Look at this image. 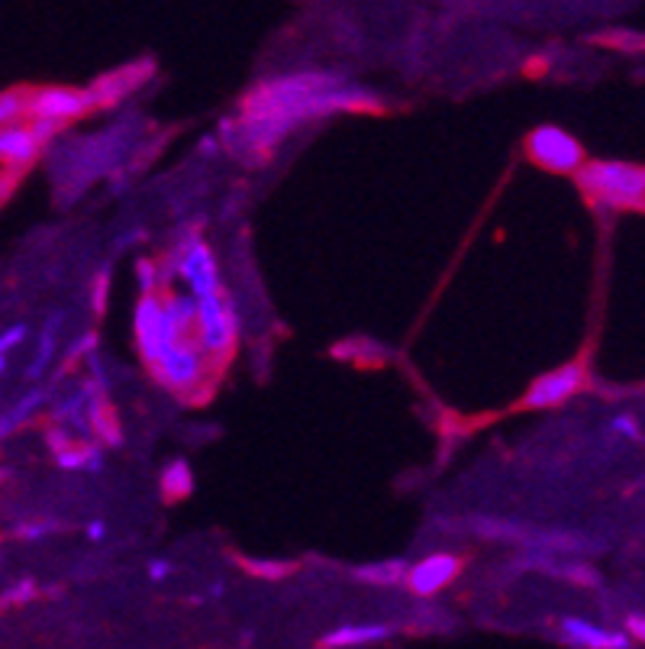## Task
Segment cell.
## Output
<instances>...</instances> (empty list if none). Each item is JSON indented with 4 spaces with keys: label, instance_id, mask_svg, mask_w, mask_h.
Listing matches in <instances>:
<instances>
[{
    "label": "cell",
    "instance_id": "6da1fadb",
    "mask_svg": "<svg viewBox=\"0 0 645 649\" xmlns=\"http://www.w3.org/2000/svg\"><path fill=\"white\" fill-rule=\"evenodd\" d=\"M372 94L348 84L336 72H298L262 81L256 91L246 94L242 116L236 123L239 136L229 143L236 153L266 158L271 155L291 130H298L306 120L372 107Z\"/></svg>",
    "mask_w": 645,
    "mask_h": 649
},
{
    "label": "cell",
    "instance_id": "7a4b0ae2",
    "mask_svg": "<svg viewBox=\"0 0 645 649\" xmlns=\"http://www.w3.org/2000/svg\"><path fill=\"white\" fill-rule=\"evenodd\" d=\"M581 194L607 210H645V165L620 162V158H597L584 162L578 172Z\"/></svg>",
    "mask_w": 645,
    "mask_h": 649
},
{
    "label": "cell",
    "instance_id": "3957f363",
    "mask_svg": "<svg viewBox=\"0 0 645 649\" xmlns=\"http://www.w3.org/2000/svg\"><path fill=\"white\" fill-rule=\"evenodd\" d=\"M197 343L204 349L207 362L210 365H220L227 362L236 349V340H239V317L229 305V298L223 291L197 301V330H194Z\"/></svg>",
    "mask_w": 645,
    "mask_h": 649
},
{
    "label": "cell",
    "instance_id": "277c9868",
    "mask_svg": "<svg viewBox=\"0 0 645 649\" xmlns=\"http://www.w3.org/2000/svg\"><path fill=\"white\" fill-rule=\"evenodd\" d=\"M527 155H530L539 168L555 172V175H574L587 162L581 143L571 136L569 130L552 126V123L535 126L530 136H527Z\"/></svg>",
    "mask_w": 645,
    "mask_h": 649
},
{
    "label": "cell",
    "instance_id": "5b68a950",
    "mask_svg": "<svg viewBox=\"0 0 645 649\" xmlns=\"http://www.w3.org/2000/svg\"><path fill=\"white\" fill-rule=\"evenodd\" d=\"M171 268L185 281L188 295H194L197 301H204V298L220 291V268H217V259H214V249L200 236H190L175 249Z\"/></svg>",
    "mask_w": 645,
    "mask_h": 649
},
{
    "label": "cell",
    "instance_id": "8992f818",
    "mask_svg": "<svg viewBox=\"0 0 645 649\" xmlns=\"http://www.w3.org/2000/svg\"><path fill=\"white\" fill-rule=\"evenodd\" d=\"M207 365L210 362H207L204 349L197 343V337H181V340H175V343L158 356L153 372L165 388H171V391H190L194 384L207 375Z\"/></svg>",
    "mask_w": 645,
    "mask_h": 649
},
{
    "label": "cell",
    "instance_id": "52a82bcc",
    "mask_svg": "<svg viewBox=\"0 0 645 649\" xmlns=\"http://www.w3.org/2000/svg\"><path fill=\"white\" fill-rule=\"evenodd\" d=\"M175 340H181V337H178L175 327L168 323V313H165L162 295H158V291L143 295L139 305H136V346H139V356H143L149 365H155L158 356L175 343Z\"/></svg>",
    "mask_w": 645,
    "mask_h": 649
},
{
    "label": "cell",
    "instance_id": "ba28073f",
    "mask_svg": "<svg viewBox=\"0 0 645 649\" xmlns=\"http://www.w3.org/2000/svg\"><path fill=\"white\" fill-rule=\"evenodd\" d=\"M587 382V369L584 362H565L545 375H539L535 382L530 384L523 404L532 408V411H549V408H562L565 401H571L581 388Z\"/></svg>",
    "mask_w": 645,
    "mask_h": 649
},
{
    "label": "cell",
    "instance_id": "9c48e42d",
    "mask_svg": "<svg viewBox=\"0 0 645 649\" xmlns=\"http://www.w3.org/2000/svg\"><path fill=\"white\" fill-rule=\"evenodd\" d=\"M91 107H94L91 91H77V87H42V91H33L27 97V116L30 120H52L59 126L84 116Z\"/></svg>",
    "mask_w": 645,
    "mask_h": 649
},
{
    "label": "cell",
    "instance_id": "30bf717a",
    "mask_svg": "<svg viewBox=\"0 0 645 649\" xmlns=\"http://www.w3.org/2000/svg\"><path fill=\"white\" fill-rule=\"evenodd\" d=\"M461 569V559L452 553H433V556H423L417 566L407 569V588L419 595V598H429V595H439Z\"/></svg>",
    "mask_w": 645,
    "mask_h": 649
},
{
    "label": "cell",
    "instance_id": "8fae6325",
    "mask_svg": "<svg viewBox=\"0 0 645 649\" xmlns=\"http://www.w3.org/2000/svg\"><path fill=\"white\" fill-rule=\"evenodd\" d=\"M562 637L571 647L581 649H630V633L610 630V627H597L584 617H562Z\"/></svg>",
    "mask_w": 645,
    "mask_h": 649
},
{
    "label": "cell",
    "instance_id": "7c38bea8",
    "mask_svg": "<svg viewBox=\"0 0 645 649\" xmlns=\"http://www.w3.org/2000/svg\"><path fill=\"white\" fill-rule=\"evenodd\" d=\"M39 150H42V143L33 136L30 126H20V123L0 126V162L3 165L27 168L30 162H37Z\"/></svg>",
    "mask_w": 645,
    "mask_h": 649
},
{
    "label": "cell",
    "instance_id": "4fadbf2b",
    "mask_svg": "<svg viewBox=\"0 0 645 649\" xmlns=\"http://www.w3.org/2000/svg\"><path fill=\"white\" fill-rule=\"evenodd\" d=\"M391 637L387 624H348V627H336L333 633H326L323 647L326 649H355L368 647V643H381Z\"/></svg>",
    "mask_w": 645,
    "mask_h": 649
},
{
    "label": "cell",
    "instance_id": "5bb4252c",
    "mask_svg": "<svg viewBox=\"0 0 645 649\" xmlns=\"http://www.w3.org/2000/svg\"><path fill=\"white\" fill-rule=\"evenodd\" d=\"M165 301V313H168V323L175 327L178 337H194L197 330V298L194 295H181V291H168L162 295Z\"/></svg>",
    "mask_w": 645,
    "mask_h": 649
},
{
    "label": "cell",
    "instance_id": "9a60e30c",
    "mask_svg": "<svg viewBox=\"0 0 645 649\" xmlns=\"http://www.w3.org/2000/svg\"><path fill=\"white\" fill-rule=\"evenodd\" d=\"M407 563L404 559H381V563H368V566H355L352 575L362 581V585H378V588H391V585H400L407 581Z\"/></svg>",
    "mask_w": 645,
    "mask_h": 649
},
{
    "label": "cell",
    "instance_id": "2e32d148",
    "mask_svg": "<svg viewBox=\"0 0 645 649\" xmlns=\"http://www.w3.org/2000/svg\"><path fill=\"white\" fill-rule=\"evenodd\" d=\"M55 459L69 472H101L104 468V450L97 443H69L55 453Z\"/></svg>",
    "mask_w": 645,
    "mask_h": 649
},
{
    "label": "cell",
    "instance_id": "e0dca14e",
    "mask_svg": "<svg viewBox=\"0 0 645 649\" xmlns=\"http://www.w3.org/2000/svg\"><path fill=\"white\" fill-rule=\"evenodd\" d=\"M42 404H45V391H42V388H33V391H27L20 401H13V404L0 414V440L10 436L13 430H20L23 423L37 414Z\"/></svg>",
    "mask_w": 645,
    "mask_h": 649
},
{
    "label": "cell",
    "instance_id": "ac0fdd59",
    "mask_svg": "<svg viewBox=\"0 0 645 649\" xmlns=\"http://www.w3.org/2000/svg\"><path fill=\"white\" fill-rule=\"evenodd\" d=\"M59 327H62V313H52V317L45 320L42 333H39L37 359H33V362H30V369H27V375H30L33 382L45 375V369H49V362H52V356H55V346H59Z\"/></svg>",
    "mask_w": 645,
    "mask_h": 649
},
{
    "label": "cell",
    "instance_id": "d6986e66",
    "mask_svg": "<svg viewBox=\"0 0 645 649\" xmlns=\"http://www.w3.org/2000/svg\"><path fill=\"white\" fill-rule=\"evenodd\" d=\"M194 492V472L185 459H175L162 468V495L168 501H181Z\"/></svg>",
    "mask_w": 645,
    "mask_h": 649
},
{
    "label": "cell",
    "instance_id": "ffe728a7",
    "mask_svg": "<svg viewBox=\"0 0 645 649\" xmlns=\"http://www.w3.org/2000/svg\"><path fill=\"white\" fill-rule=\"evenodd\" d=\"M27 97L20 91H0V126H13L27 116Z\"/></svg>",
    "mask_w": 645,
    "mask_h": 649
},
{
    "label": "cell",
    "instance_id": "44dd1931",
    "mask_svg": "<svg viewBox=\"0 0 645 649\" xmlns=\"http://www.w3.org/2000/svg\"><path fill=\"white\" fill-rule=\"evenodd\" d=\"M39 595L37 581L33 578H23V581H17V585H10L3 595H0V611L3 608H20V605H27V601H33Z\"/></svg>",
    "mask_w": 645,
    "mask_h": 649
},
{
    "label": "cell",
    "instance_id": "7402d4cb",
    "mask_svg": "<svg viewBox=\"0 0 645 649\" xmlns=\"http://www.w3.org/2000/svg\"><path fill=\"white\" fill-rule=\"evenodd\" d=\"M239 566L246 573L259 575V578H271V581L294 573V563H271V559H239Z\"/></svg>",
    "mask_w": 645,
    "mask_h": 649
},
{
    "label": "cell",
    "instance_id": "603a6c76",
    "mask_svg": "<svg viewBox=\"0 0 645 649\" xmlns=\"http://www.w3.org/2000/svg\"><path fill=\"white\" fill-rule=\"evenodd\" d=\"M107 288H111V271L101 268L97 278H94V288H91V305L97 313H104V307H107Z\"/></svg>",
    "mask_w": 645,
    "mask_h": 649
},
{
    "label": "cell",
    "instance_id": "cb8c5ba5",
    "mask_svg": "<svg viewBox=\"0 0 645 649\" xmlns=\"http://www.w3.org/2000/svg\"><path fill=\"white\" fill-rule=\"evenodd\" d=\"M136 278H139L143 295H149V291H158V288H162V271H155L153 262H139V266H136Z\"/></svg>",
    "mask_w": 645,
    "mask_h": 649
},
{
    "label": "cell",
    "instance_id": "d4e9b609",
    "mask_svg": "<svg viewBox=\"0 0 645 649\" xmlns=\"http://www.w3.org/2000/svg\"><path fill=\"white\" fill-rule=\"evenodd\" d=\"M27 323H17V327H7L3 333H0V356H10V349H17V346L27 340Z\"/></svg>",
    "mask_w": 645,
    "mask_h": 649
},
{
    "label": "cell",
    "instance_id": "484cf974",
    "mask_svg": "<svg viewBox=\"0 0 645 649\" xmlns=\"http://www.w3.org/2000/svg\"><path fill=\"white\" fill-rule=\"evenodd\" d=\"M94 346H97V337H94V333H84V337L72 346L69 362H75V359H81V356H87V359H91V356H94Z\"/></svg>",
    "mask_w": 645,
    "mask_h": 649
},
{
    "label": "cell",
    "instance_id": "4316f807",
    "mask_svg": "<svg viewBox=\"0 0 645 649\" xmlns=\"http://www.w3.org/2000/svg\"><path fill=\"white\" fill-rule=\"evenodd\" d=\"M613 433H620L626 440H639V423H636V418H616L613 421Z\"/></svg>",
    "mask_w": 645,
    "mask_h": 649
},
{
    "label": "cell",
    "instance_id": "83f0119b",
    "mask_svg": "<svg viewBox=\"0 0 645 649\" xmlns=\"http://www.w3.org/2000/svg\"><path fill=\"white\" fill-rule=\"evenodd\" d=\"M52 527L55 524H49V521H42V524H23V527H17V536L20 539H39V536L52 534Z\"/></svg>",
    "mask_w": 645,
    "mask_h": 649
},
{
    "label": "cell",
    "instance_id": "f1b7e54d",
    "mask_svg": "<svg viewBox=\"0 0 645 649\" xmlns=\"http://www.w3.org/2000/svg\"><path fill=\"white\" fill-rule=\"evenodd\" d=\"M146 575H149V581H162V578L171 575V563H168V559H153V563L146 566Z\"/></svg>",
    "mask_w": 645,
    "mask_h": 649
},
{
    "label": "cell",
    "instance_id": "f546056e",
    "mask_svg": "<svg viewBox=\"0 0 645 649\" xmlns=\"http://www.w3.org/2000/svg\"><path fill=\"white\" fill-rule=\"evenodd\" d=\"M626 633H633V640H643L645 643V617L633 614V617L626 620Z\"/></svg>",
    "mask_w": 645,
    "mask_h": 649
},
{
    "label": "cell",
    "instance_id": "4dcf8cb0",
    "mask_svg": "<svg viewBox=\"0 0 645 649\" xmlns=\"http://www.w3.org/2000/svg\"><path fill=\"white\" fill-rule=\"evenodd\" d=\"M84 534H87V539H91V543H101V539L107 536V524H104V521H91Z\"/></svg>",
    "mask_w": 645,
    "mask_h": 649
},
{
    "label": "cell",
    "instance_id": "1f68e13d",
    "mask_svg": "<svg viewBox=\"0 0 645 649\" xmlns=\"http://www.w3.org/2000/svg\"><path fill=\"white\" fill-rule=\"evenodd\" d=\"M7 369V356H0V372Z\"/></svg>",
    "mask_w": 645,
    "mask_h": 649
}]
</instances>
